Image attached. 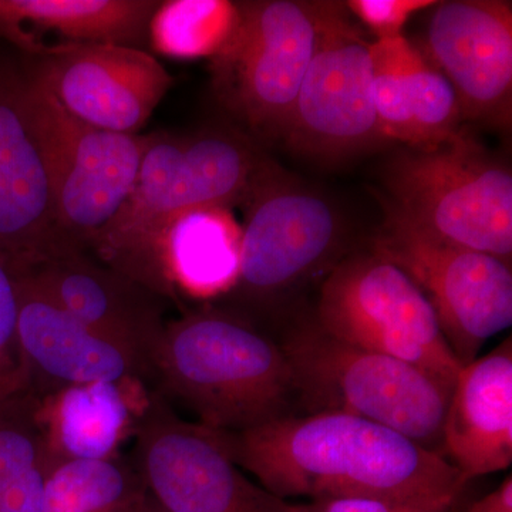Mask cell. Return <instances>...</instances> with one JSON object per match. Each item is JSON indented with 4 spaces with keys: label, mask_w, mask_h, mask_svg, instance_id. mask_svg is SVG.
Masks as SVG:
<instances>
[{
    "label": "cell",
    "mask_w": 512,
    "mask_h": 512,
    "mask_svg": "<svg viewBox=\"0 0 512 512\" xmlns=\"http://www.w3.org/2000/svg\"><path fill=\"white\" fill-rule=\"evenodd\" d=\"M217 433L238 467L286 501L372 498L454 511L468 484L446 458L353 414H289Z\"/></svg>",
    "instance_id": "6da1fadb"
},
{
    "label": "cell",
    "mask_w": 512,
    "mask_h": 512,
    "mask_svg": "<svg viewBox=\"0 0 512 512\" xmlns=\"http://www.w3.org/2000/svg\"><path fill=\"white\" fill-rule=\"evenodd\" d=\"M269 167L255 144L234 131L150 134L133 190L87 254L164 299H175L160 261L168 227L190 211L247 201Z\"/></svg>",
    "instance_id": "7a4b0ae2"
},
{
    "label": "cell",
    "mask_w": 512,
    "mask_h": 512,
    "mask_svg": "<svg viewBox=\"0 0 512 512\" xmlns=\"http://www.w3.org/2000/svg\"><path fill=\"white\" fill-rule=\"evenodd\" d=\"M150 389L195 423L224 433L295 414L281 343L224 309H197L167 322L151 356Z\"/></svg>",
    "instance_id": "3957f363"
},
{
    "label": "cell",
    "mask_w": 512,
    "mask_h": 512,
    "mask_svg": "<svg viewBox=\"0 0 512 512\" xmlns=\"http://www.w3.org/2000/svg\"><path fill=\"white\" fill-rule=\"evenodd\" d=\"M279 343L291 367L296 403L306 414H353L444 457L451 392L423 370L333 338L316 322L293 329Z\"/></svg>",
    "instance_id": "277c9868"
},
{
    "label": "cell",
    "mask_w": 512,
    "mask_h": 512,
    "mask_svg": "<svg viewBox=\"0 0 512 512\" xmlns=\"http://www.w3.org/2000/svg\"><path fill=\"white\" fill-rule=\"evenodd\" d=\"M394 210L448 244L511 262L512 174L470 134L410 148L386 165Z\"/></svg>",
    "instance_id": "5b68a950"
},
{
    "label": "cell",
    "mask_w": 512,
    "mask_h": 512,
    "mask_svg": "<svg viewBox=\"0 0 512 512\" xmlns=\"http://www.w3.org/2000/svg\"><path fill=\"white\" fill-rule=\"evenodd\" d=\"M22 103L45 167L57 232L64 244L87 252L133 190L148 136L84 123L25 67Z\"/></svg>",
    "instance_id": "8992f818"
},
{
    "label": "cell",
    "mask_w": 512,
    "mask_h": 512,
    "mask_svg": "<svg viewBox=\"0 0 512 512\" xmlns=\"http://www.w3.org/2000/svg\"><path fill=\"white\" fill-rule=\"evenodd\" d=\"M316 323L333 338L423 370L450 392L463 367L419 286L375 252L332 269L320 289Z\"/></svg>",
    "instance_id": "52a82bcc"
},
{
    "label": "cell",
    "mask_w": 512,
    "mask_h": 512,
    "mask_svg": "<svg viewBox=\"0 0 512 512\" xmlns=\"http://www.w3.org/2000/svg\"><path fill=\"white\" fill-rule=\"evenodd\" d=\"M325 2L238 3L227 46L212 59L215 89L228 109L265 137L284 134L315 55Z\"/></svg>",
    "instance_id": "ba28073f"
},
{
    "label": "cell",
    "mask_w": 512,
    "mask_h": 512,
    "mask_svg": "<svg viewBox=\"0 0 512 512\" xmlns=\"http://www.w3.org/2000/svg\"><path fill=\"white\" fill-rule=\"evenodd\" d=\"M372 252L393 262L426 296L461 366L512 323L511 262L448 244L390 208Z\"/></svg>",
    "instance_id": "9c48e42d"
},
{
    "label": "cell",
    "mask_w": 512,
    "mask_h": 512,
    "mask_svg": "<svg viewBox=\"0 0 512 512\" xmlns=\"http://www.w3.org/2000/svg\"><path fill=\"white\" fill-rule=\"evenodd\" d=\"M133 439L131 463L164 512H301L252 481L217 431L184 420L151 389Z\"/></svg>",
    "instance_id": "30bf717a"
},
{
    "label": "cell",
    "mask_w": 512,
    "mask_h": 512,
    "mask_svg": "<svg viewBox=\"0 0 512 512\" xmlns=\"http://www.w3.org/2000/svg\"><path fill=\"white\" fill-rule=\"evenodd\" d=\"M372 80V42L346 5L325 2L315 55L282 134L286 143L319 160H339L386 143Z\"/></svg>",
    "instance_id": "8fae6325"
},
{
    "label": "cell",
    "mask_w": 512,
    "mask_h": 512,
    "mask_svg": "<svg viewBox=\"0 0 512 512\" xmlns=\"http://www.w3.org/2000/svg\"><path fill=\"white\" fill-rule=\"evenodd\" d=\"M247 202L237 284L231 292L255 301L279 295L325 265L338 249L342 222L335 207L318 192L292 184L274 165Z\"/></svg>",
    "instance_id": "7c38bea8"
},
{
    "label": "cell",
    "mask_w": 512,
    "mask_h": 512,
    "mask_svg": "<svg viewBox=\"0 0 512 512\" xmlns=\"http://www.w3.org/2000/svg\"><path fill=\"white\" fill-rule=\"evenodd\" d=\"M25 69L74 117L120 134H140L174 82L146 50L121 45L69 47Z\"/></svg>",
    "instance_id": "4fadbf2b"
},
{
    "label": "cell",
    "mask_w": 512,
    "mask_h": 512,
    "mask_svg": "<svg viewBox=\"0 0 512 512\" xmlns=\"http://www.w3.org/2000/svg\"><path fill=\"white\" fill-rule=\"evenodd\" d=\"M426 43L424 56L453 87L463 120L503 130L510 128L511 2H437Z\"/></svg>",
    "instance_id": "5bb4252c"
},
{
    "label": "cell",
    "mask_w": 512,
    "mask_h": 512,
    "mask_svg": "<svg viewBox=\"0 0 512 512\" xmlns=\"http://www.w3.org/2000/svg\"><path fill=\"white\" fill-rule=\"evenodd\" d=\"M18 282V352L23 389L37 399L67 387L138 382L150 387L143 356L89 328L36 291Z\"/></svg>",
    "instance_id": "9a60e30c"
},
{
    "label": "cell",
    "mask_w": 512,
    "mask_h": 512,
    "mask_svg": "<svg viewBox=\"0 0 512 512\" xmlns=\"http://www.w3.org/2000/svg\"><path fill=\"white\" fill-rule=\"evenodd\" d=\"M66 248L23 110L22 69L0 59V262L18 278Z\"/></svg>",
    "instance_id": "2e32d148"
},
{
    "label": "cell",
    "mask_w": 512,
    "mask_h": 512,
    "mask_svg": "<svg viewBox=\"0 0 512 512\" xmlns=\"http://www.w3.org/2000/svg\"><path fill=\"white\" fill-rule=\"evenodd\" d=\"M100 335L151 356L165 325L163 296L94 256L66 248L18 276Z\"/></svg>",
    "instance_id": "e0dca14e"
},
{
    "label": "cell",
    "mask_w": 512,
    "mask_h": 512,
    "mask_svg": "<svg viewBox=\"0 0 512 512\" xmlns=\"http://www.w3.org/2000/svg\"><path fill=\"white\" fill-rule=\"evenodd\" d=\"M443 451L468 483L511 467V336L458 372L444 419Z\"/></svg>",
    "instance_id": "ac0fdd59"
},
{
    "label": "cell",
    "mask_w": 512,
    "mask_h": 512,
    "mask_svg": "<svg viewBox=\"0 0 512 512\" xmlns=\"http://www.w3.org/2000/svg\"><path fill=\"white\" fill-rule=\"evenodd\" d=\"M158 5L154 0H0V39L30 59L82 45L141 49Z\"/></svg>",
    "instance_id": "d6986e66"
},
{
    "label": "cell",
    "mask_w": 512,
    "mask_h": 512,
    "mask_svg": "<svg viewBox=\"0 0 512 512\" xmlns=\"http://www.w3.org/2000/svg\"><path fill=\"white\" fill-rule=\"evenodd\" d=\"M148 393L144 383H93L40 399L37 417L52 466L120 456L136 434Z\"/></svg>",
    "instance_id": "ffe728a7"
},
{
    "label": "cell",
    "mask_w": 512,
    "mask_h": 512,
    "mask_svg": "<svg viewBox=\"0 0 512 512\" xmlns=\"http://www.w3.org/2000/svg\"><path fill=\"white\" fill-rule=\"evenodd\" d=\"M242 228L229 208H200L177 218L161 242L160 261L175 298L207 301L237 284Z\"/></svg>",
    "instance_id": "44dd1931"
},
{
    "label": "cell",
    "mask_w": 512,
    "mask_h": 512,
    "mask_svg": "<svg viewBox=\"0 0 512 512\" xmlns=\"http://www.w3.org/2000/svg\"><path fill=\"white\" fill-rule=\"evenodd\" d=\"M39 399L0 394V512H43L52 463L40 429Z\"/></svg>",
    "instance_id": "7402d4cb"
},
{
    "label": "cell",
    "mask_w": 512,
    "mask_h": 512,
    "mask_svg": "<svg viewBox=\"0 0 512 512\" xmlns=\"http://www.w3.org/2000/svg\"><path fill=\"white\" fill-rule=\"evenodd\" d=\"M146 498L136 467L120 454L53 467L43 512H143Z\"/></svg>",
    "instance_id": "603a6c76"
},
{
    "label": "cell",
    "mask_w": 512,
    "mask_h": 512,
    "mask_svg": "<svg viewBox=\"0 0 512 512\" xmlns=\"http://www.w3.org/2000/svg\"><path fill=\"white\" fill-rule=\"evenodd\" d=\"M238 20V3L227 0L160 2L148 40L158 52L177 59H214L234 35Z\"/></svg>",
    "instance_id": "cb8c5ba5"
},
{
    "label": "cell",
    "mask_w": 512,
    "mask_h": 512,
    "mask_svg": "<svg viewBox=\"0 0 512 512\" xmlns=\"http://www.w3.org/2000/svg\"><path fill=\"white\" fill-rule=\"evenodd\" d=\"M414 147H433L460 131V106L453 87L414 46L407 66Z\"/></svg>",
    "instance_id": "d4e9b609"
},
{
    "label": "cell",
    "mask_w": 512,
    "mask_h": 512,
    "mask_svg": "<svg viewBox=\"0 0 512 512\" xmlns=\"http://www.w3.org/2000/svg\"><path fill=\"white\" fill-rule=\"evenodd\" d=\"M414 45L406 37L372 42V93L380 131L386 141L414 147L407 92V66Z\"/></svg>",
    "instance_id": "484cf974"
},
{
    "label": "cell",
    "mask_w": 512,
    "mask_h": 512,
    "mask_svg": "<svg viewBox=\"0 0 512 512\" xmlns=\"http://www.w3.org/2000/svg\"><path fill=\"white\" fill-rule=\"evenodd\" d=\"M18 282L0 262V394L23 389L18 339Z\"/></svg>",
    "instance_id": "4316f807"
},
{
    "label": "cell",
    "mask_w": 512,
    "mask_h": 512,
    "mask_svg": "<svg viewBox=\"0 0 512 512\" xmlns=\"http://www.w3.org/2000/svg\"><path fill=\"white\" fill-rule=\"evenodd\" d=\"M436 0H350L346 8L372 30L377 40L403 36L404 26L421 10L433 8Z\"/></svg>",
    "instance_id": "83f0119b"
},
{
    "label": "cell",
    "mask_w": 512,
    "mask_h": 512,
    "mask_svg": "<svg viewBox=\"0 0 512 512\" xmlns=\"http://www.w3.org/2000/svg\"><path fill=\"white\" fill-rule=\"evenodd\" d=\"M301 512H410L416 505L390 503L372 498H320L298 504Z\"/></svg>",
    "instance_id": "f1b7e54d"
},
{
    "label": "cell",
    "mask_w": 512,
    "mask_h": 512,
    "mask_svg": "<svg viewBox=\"0 0 512 512\" xmlns=\"http://www.w3.org/2000/svg\"><path fill=\"white\" fill-rule=\"evenodd\" d=\"M464 512H512V476L508 474L503 483L480 500L468 505Z\"/></svg>",
    "instance_id": "f546056e"
},
{
    "label": "cell",
    "mask_w": 512,
    "mask_h": 512,
    "mask_svg": "<svg viewBox=\"0 0 512 512\" xmlns=\"http://www.w3.org/2000/svg\"><path fill=\"white\" fill-rule=\"evenodd\" d=\"M143 512H164L160 507L156 504V501L150 497L147 493L146 503H144Z\"/></svg>",
    "instance_id": "4dcf8cb0"
},
{
    "label": "cell",
    "mask_w": 512,
    "mask_h": 512,
    "mask_svg": "<svg viewBox=\"0 0 512 512\" xmlns=\"http://www.w3.org/2000/svg\"><path fill=\"white\" fill-rule=\"evenodd\" d=\"M410 512H454V511L448 510V508L416 507V508H413V510Z\"/></svg>",
    "instance_id": "1f68e13d"
}]
</instances>
